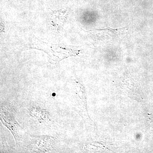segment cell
I'll use <instances>...</instances> for the list:
<instances>
[{
    "label": "cell",
    "mask_w": 153,
    "mask_h": 153,
    "mask_svg": "<svg viewBox=\"0 0 153 153\" xmlns=\"http://www.w3.org/2000/svg\"><path fill=\"white\" fill-rule=\"evenodd\" d=\"M67 9H62L58 11L52 12L50 19V25L52 30L59 32L63 27L67 16Z\"/></svg>",
    "instance_id": "obj_1"
}]
</instances>
